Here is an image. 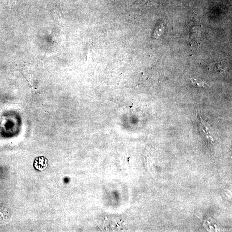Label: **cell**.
I'll return each instance as SVG.
<instances>
[{"label":"cell","instance_id":"cell-1","mask_svg":"<svg viewBox=\"0 0 232 232\" xmlns=\"http://www.w3.org/2000/svg\"><path fill=\"white\" fill-rule=\"evenodd\" d=\"M10 213L8 208L2 205H0V222H4L8 220Z\"/></svg>","mask_w":232,"mask_h":232},{"label":"cell","instance_id":"cell-2","mask_svg":"<svg viewBox=\"0 0 232 232\" xmlns=\"http://www.w3.org/2000/svg\"><path fill=\"white\" fill-rule=\"evenodd\" d=\"M190 80H191L192 83L194 84H196L197 86H201V87H205V86H208L207 83L199 79L193 78H190Z\"/></svg>","mask_w":232,"mask_h":232}]
</instances>
